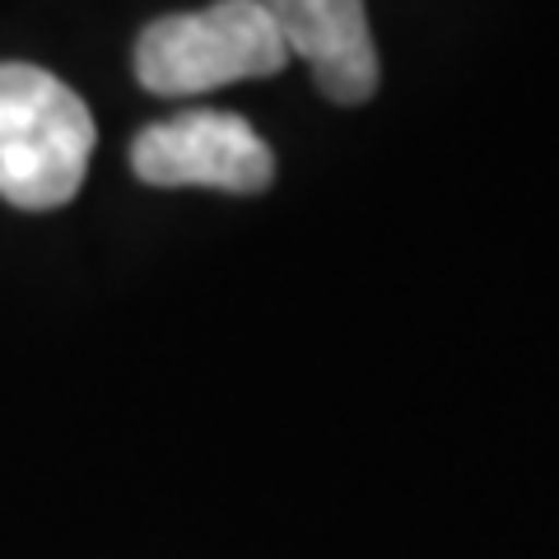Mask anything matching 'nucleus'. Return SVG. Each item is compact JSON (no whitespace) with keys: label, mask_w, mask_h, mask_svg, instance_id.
Returning a JSON list of instances; mask_svg holds the SVG:
<instances>
[{"label":"nucleus","mask_w":559,"mask_h":559,"mask_svg":"<svg viewBox=\"0 0 559 559\" xmlns=\"http://www.w3.org/2000/svg\"><path fill=\"white\" fill-rule=\"evenodd\" d=\"M131 168L150 187H219V191H266L275 182V154L248 121L234 112L191 108L154 121L135 135Z\"/></svg>","instance_id":"obj_3"},{"label":"nucleus","mask_w":559,"mask_h":559,"mask_svg":"<svg viewBox=\"0 0 559 559\" xmlns=\"http://www.w3.org/2000/svg\"><path fill=\"white\" fill-rule=\"evenodd\" d=\"M84 98L24 61H0V197L20 210H57L80 191L94 154Z\"/></svg>","instance_id":"obj_1"},{"label":"nucleus","mask_w":559,"mask_h":559,"mask_svg":"<svg viewBox=\"0 0 559 559\" xmlns=\"http://www.w3.org/2000/svg\"><path fill=\"white\" fill-rule=\"evenodd\" d=\"M289 51L257 0H215L210 10L154 20L135 43V80L159 98L210 94L238 80L280 75Z\"/></svg>","instance_id":"obj_2"},{"label":"nucleus","mask_w":559,"mask_h":559,"mask_svg":"<svg viewBox=\"0 0 559 559\" xmlns=\"http://www.w3.org/2000/svg\"><path fill=\"white\" fill-rule=\"evenodd\" d=\"M289 57L308 61L312 84L341 108L378 94V47L364 0H257Z\"/></svg>","instance_id":"obj_4"}]
</instances>
